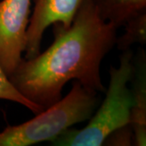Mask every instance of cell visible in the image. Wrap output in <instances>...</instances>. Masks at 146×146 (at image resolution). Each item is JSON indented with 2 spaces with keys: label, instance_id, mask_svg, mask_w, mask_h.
<instances>
[{
  "label": "cell",
  "instance_id": "9c48e42d",
  "mask_svg": "<svg viewBox=\"0 0 146 146\" xmlns=\"http://www.w3.org/2000/svg\"><path fill=\"white\" fill-rule=\"evenodd\" d=\"M0 99L11 101L17 104L22 105L25 108L29 110L34 115H36L43 110L42 106L32 102L27 99L15 88L11 84L8 76L3 72L0 66Z\"/></svg>",
  "mask_w": 146,
  "mask_h": 146
},
{
  "label": "cell",
  "instance_id": "ba28073f",
  "mask_svg": "<svg viewBox=\"0 0 146 146\" xmlns=\"http://www.w3.org/2000/svg\"><path fill=\"white\" fill-rule=\"evenodd\" d=\"M124 33L116 38L115 44L122 51L130 50L136 43L145 45L146 42V11L124 24Z\"/></svg>",
  "mask_w": 146,
  "mask_h": 146
},
{
  "label": "cell",
  "instance_id": "30bf717a",
  "mask_svg": "<svg viewBox=\"0 0 146 146\" xmlns=\"http://www.w3.org/2000/svg\"><path fill=\"white\" fill-rule=\"evenodd\" d=\"M134 136L130 124L123 126L111 132L105 140V145L128 146L133 145Z\"/></svg>",
  "mask_w": 146,
  "mask_h": 146
},
{
  "label": "cell",
  "instance_id": "52a82bcc",
  "mask_svg": "<svg viewBox=\"0 0 146 146\" xmlns=\"http://www.w3.org/2000/svg\"><path fill=\"white\" fill-rule=\"evenodd\" d=\"M105 21L117 29L146 11V0H94Z\"/></svg>",
  "mask_w": 146,
  "mask_h": 146
},
{
  "label": "cell",
  "instance_id": "277c9868",
  "mask_svg": "<svg viewBox=\"0 0 146 146\" xmlns=\"http://www.w3.org/2000/svg\"><path fill=\"white\" fill-rule=\"evenodd\" d=\"M31 2L0 1V66L7 76L23 59Z\"/></svg>",
  "mask_w": 146,
  "mask_h": 146
},
{
  "label": "cell",
  "instance_id": "8992f818",
  "mask_svg": "<svg viewBox=\"0 0 146 146\" xmlns=\"http://www.w3.org/2000/svg\"><path fill=\"white\" fill-rule=\"evenodd\" d=\"M133 103L131 109L130 125L133 131L134 145H146V63L145 53L141 51L133 57V74L131 76Z\"/></svg>",
  "mask_w": 146,
  "mask_h": 146
},
{
  "label": "cell",
  "instance_id": "6da1fadb",
  "mask_svg": "<svg viewBox=\"0 0 146 146\" xmlns=\"http://www.w3.org/2000/svg\"><path fill=\"white\" fill-rule=\"evenodd\" d=\"M117 29L102 17L94 0H84L68 28L54 25L50 46L33 58H23L8 78L24 97L43 109L62 98L64 85L72 80L103 93L101 63L115 45Z\"/></svg>",
  "mask_w": 146,
  "mask_h": 146
},
{
  "label": "cell",
  "instance_id": "7a4b0ae2",
  "mask_svg": "<svg viewBox=\"0 0 146 146\" xmlns=\"http://www.w3.org/2000/svg\"><path fill=\"white\" fill-rule=\"evenodd\" d=\"M97 92L75 81L68 95L18 125L0 132V146H29L53 142L72 126L89 120L99 104Z\"/></svg>",
  "mask_w": 146,
  "mask_h": 146
},
{
  "label": "cell",
  "instance_id": "3957f363",
  "mask_svg": "<svg viewBox=\"0 0 146 146\" xmlns=\"http://www.w3.org/2000/svg\"><path fill=\"white\" fill-rule=\"evenodd\" d=\"M110 82L103 102L80 130L68 129L53 141V145L100 146L111 132L130 124L132 94L127 84L133 74V53L123 51L118 68H110Z\"/></svg>",
  "mask_w": 146,
  "mask_h": 146
},
{
  "label": "cell",
  "instance_id": "5b68a950",
  "mask_svg": "<svg viewBox=\"0 0 146 146\" xmlns=\"http://www.w3.org/2000/svg\"><path fill=\"white\" fill-rule=\"evenodd\" d=\"M34 8L26 31L25 59L40 53L42 36L48 27L59 25L68 28L84 0H33Z\"/></svg>",
  "mask_w": 146,
  "mask_h": 146
}]
</instances>
